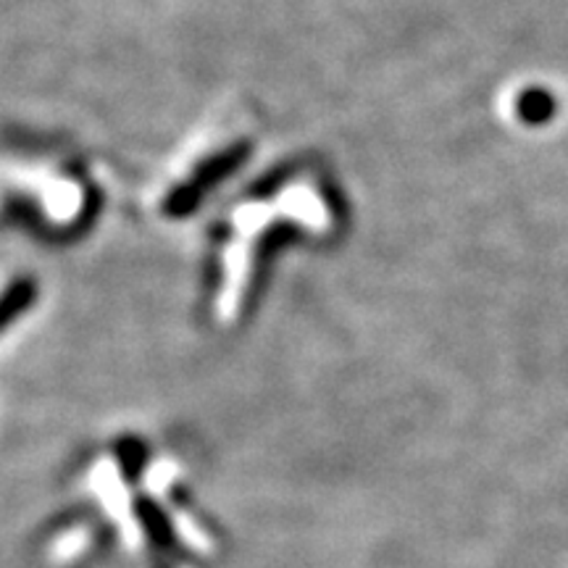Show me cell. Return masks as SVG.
I'll use <instances>...</instances> for the list:
<instances>
[{
	"instance_id": "cell-2",
	"label": "cell",
	"mask_w": 568,
	"mask_h": 568,
	"mask_svg": "<svg viewBox=\"0 0 568 568\" xmlns=\"http://www.w3.org/2000/svg\"><path fill=\"white\" fill-rule=\"evenodd\" d=\"M558 113V101L556 95L542 88H531L524 90L521 95L516 98V116L521 119L524 124L539 126L545 122H550L552 116Z\"/></svg>"
},
{
	"instance_id": "cell-3",
	"label": "cell",
	"mask_w": 568,
	"mask_h": 568,
	"mask_svg": "<svg viewBox=\"0 0 568 568\" xmlns=\"http://www.w3.org/2000/svg\"><path fill=\"white\" fill-rule=\"evenodd\" d=\"M34 295H38V290H34L32 280H17L3 295H0V332H3L19 314H24V311L30 308Z\"/></svg>"
},
{
	"instance_id": "cell-1",
	"label": "cell",
	"mask_w": 568,
	"mask_h": 568,
	"mask_svg": "<svg viewBox=\"0 0 568 568\" xmlns=\"http://www.w3.org/2000/svg\"><path fill=\"white\" fill-rule=\"evenodd\" d=\"M245 153H247L245 148L237 145V148H230V151L213 155L209 163H203L201 172H197L193 180H187L180 190H176V193L172 195V201L166 203V209L172 213H187L197 201H201V195L205 193V190L213 187L219 180H224L230 172H234V166L245 159Z\"/></svg>"
},
{
	"instance_id": "cell-4",
	"label": "cell",
	"mask_w": 568,
	"mask_h": 568,
	"mask_svg": "<svg viewBox=\"0 0 568 568\" xmlns=\"http://www.w3.org/2000/svg\"><path fill=\"white\" fill-rule=\"evenodd\" d=\"M140 516H142V521H145V529L155 537V542H161V545L172 542V529H169L166 518H163L159 510L153 508V503H142Z\"/></svg>"
}]
</instances>
